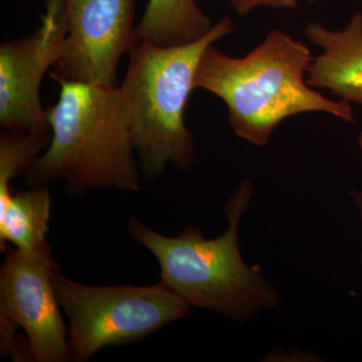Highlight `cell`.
Wrapping results in <instances>:
<instances>
[{
    "label": "cell",
    "instance_id": "6da1fadb",
    "mask_svg": "<svg viewBox=\"0 0 362 362\" xmlns=\"http://www.w3.org/2000/svg\"><path fill=\"white\" fill-rule=\"evenodd\" d=\"M313 57L289 33L272 30L243 58L218 51L214 44L202 54L194 90H206L226 105L228 124L237 137L264 147L274 131L292 116L323 112L356 123L349 102L331 100L307 84Z\"/></svg>",
    "mask_w": 362,
    "mask_h": 362
},
{
    "label": "cell",
    "instance_id": "7a4b0ae2",
    "mask_svg": "<svg viewBox=\"0 0 362 362\" xmlns=\"http://www.w3.org/2000/svg\"><path fill=\"white\" fill-rule=\"evenodd\" d=\"M250 180L240 183L226 202L228 228L214 239L187 226L176 235H162L131 216L127 232L148 250L160 267L162 284L190 307L246 322L280 303L279 293L258 266H247L240 251V221L252 195Z\"/></svg>",
    "mask_w": 362,
    "mask_h": 362
},
{
    "label": "cell",
    "instance_id": "3957f363",
    "mask_svg": "<svg viewBox=\"0 0 362 362\" xmlns=\"http://www.w3.org/2000/svg\"><path fill=\"white\" fill-rule=\"evenodd\" d=\"M58 102L47 109L52 138L25 173L28 187L62 180L66 192L90 188L141 190V171L120 87L59 82Z\"/></svg>",
    "mask_w": 362,
    "mask_h": 362
},
{
    "label": "cell",
    "instance_id": "277c9868",
    "mask_svg": "<svg viewBox=\"0 0 362 362\" xmlns=\"http://www.w3.org/2000/svg\"><path fill=\"white\" fill-rule=\"evenodd\" d=\"M225 16L189 44L161 47L136 42L122 90L129 113L131 135L145 180L158 178L168 165L187 171L195 162L194 139L185 122L187 100L202 54L233 32Z\"/></svg>",
    "mask_w": 362,
    "mask_h": 362
},
{
    "label": "cell",
    "instance_id": "5b68a950",
    "mask_svg": "<svg viewBox=\"0 0 362 362\" xmlns=\"http://www.w3.org/2000/svg\"><path fill=\"white\" fill-rule=\"evenodd\" d=\"M52 280L69 321L71 361L86 362L105 347L140 341L189 313L190 306L161 282L86 285L66 279L59 269Z\"/></svg>",
    "mask_w": 362,
    "mask_h": 362
},
{
    "label": "cell",
    "instance_id": "8992f818",
    "mask_svg": "<svg viewBox=\"0 0 362 362\" xmlns=\"http://www.w3.org/2000/svg\"><path fill=\"white\" fill-rule=\"evenodd\" d=\"M59 266L52 250L26 254L7 247L0 268V354L18 345L16 329L26 334L33 361H71L68 329L54 285Z\"/></svg>",
    "mask_w": 362,
    "mask_h": 362
},
{
    "label": "cell",
    "instance_id": "52a82bcc",
    "mask_svg": "<svg viewBox=\"0 0 362 362\" xmlns=\"http://www.w3.org/2000/svg\"><path fill=\"white\" fill-rule=\"evenodd\" d=\"M136 0H65L68 33L52 78L117 88L119 62L136 44Z\"/></svg>",
    "mask_w": 362,
    "mask_h": 362
},
{
    "label": "cell",
    "instance_id": "ba28073f",
    "mask_svg": "<svg viewBox=\"0 0 362 362\" xmlns=\"http://www.w3.org/2000/svg\"><path fill=\"white\" fill-rule=\"evenodd\" d=\"M68 33L65 0H47L33 35L0 45V126L8 132H51L40 99L45 73L63 54Z\"/></svg>",
    "mask_w": 362,
    "mask_h": 362
},
{
    "label": "cell",
    "instance_id": "9c48e42d",
    "mask_svg": "<svg viewBox=\"0 0 362 362\" xmlns=\"http://www.w3.org/2000/svg\"><path fill=\"white\" fill-rule=\"evenodd\" d=\"M304 33L309 42L322 49L309 66L307 84L362 105V13L354 14L341 30L309 23Z\"/></svg>",
    "mask_w": 362,
    "mask_h": 362
},
{
    "label": "cell",
    "instance_id": "30bf717a",
    "mask_svg": "<svg viewBox=\"0 0 362 362\" xmlns=\"http://www.w3.org/2000/svg\"><path fill=\"white\" fill-rule=\"evenodd\" d=\"M52 199L47 185L32 187L11 194L0 207V250L7 243L18 251L37 254L52 249L47 240Z\"/></svg>",
    "mask_w": 362,
    "mask_h": 362
},
{
    "label": "cell",
    "instance_id": "8fae6325",
    "mask_svg": "<svg viewBox=\"0 0 362 362\" xmlns=\"http://www.w3.org/2000/svg\"><path fill=\"white\" fill-rule=\"evenodd\" d=\"M213 25L195 0H149L136 25L135 40L161 47L189 44L204 37Z\"/></svg>",
    "mask_w": 362,
    "mask_h": 362
},
{
    "label": "cell",
    "instance_id": "7c38bea8",
    "mask_svg": "<svg viewBox=\"0 0 362 362\" xmlns=\"http://www.w3.org/2000/svg\"><path fill=\"white\" fill-rule=\"evenodd\" d=\"M52 133H14L0 135V207L4 206L11 192L13 180L28 173L33 162L49 146Z\"/></svg>",
    "mask_w": 362,
    "mask_h": 362
},
{
    "label": "cell",
    "instance_id": "4fadbf2b",
    "mask_svg": "<svg viewBox=\"0 0 362 362\" xmlns=\"http://www.w3.org/2000/svg\"><path fill=\"white\" fill-rule=\"evenodd\" d=\"M238 14L250 13L261 6L273 8H295L300 0H225Z\"/></svg>",
    "mask_w": 362,
    "mask_h": 362
},
{
    "label": "cell",
    "instance_id": "5bb4252c",
    "mask_svg": "<svg viewBox=\"0 0 362 362\" xmlns=\"http://www.w3.org/2000/svg\"><path fill=\"white\" fill-rule=\"evenodd\" d=\"M350 194H351L352 199H354L357 207H358L362 220V192L361 190H351Z\"/></svg>",
    "mask_w": 362,
    "mask_h": 362
},
{
    "label": "cell",
    "instance_id": "9a60e30c",
    "mask_svg": "<svg viewBox=\"0 0 362 362\" xmlns=\"http://www.w3.org/2000/svg\"><path fill=\"white\" fill-rule=\"evenodd\" d=\"M357 144H358L359 148L362 150V132L358 135V138H357Z\"/></svg>",
    "mask_w": 362,
    "mask_h": 362
},
{
    "label": "cell",
    "instance_id": "2e32d148",
    "mask_svg": "<svg viewBox=\"0 0 362 362\" xmlns=\"http://www.w3.org/2000/svg\"><path fill=\"white\" fill-rule=\"evenodd\" d=\"M306 1L310 2V4H314V2H316L317 0H306Z\"/></svg>",
    "mask_w": 362,
    "mask_h": 362
}]
</instances>
